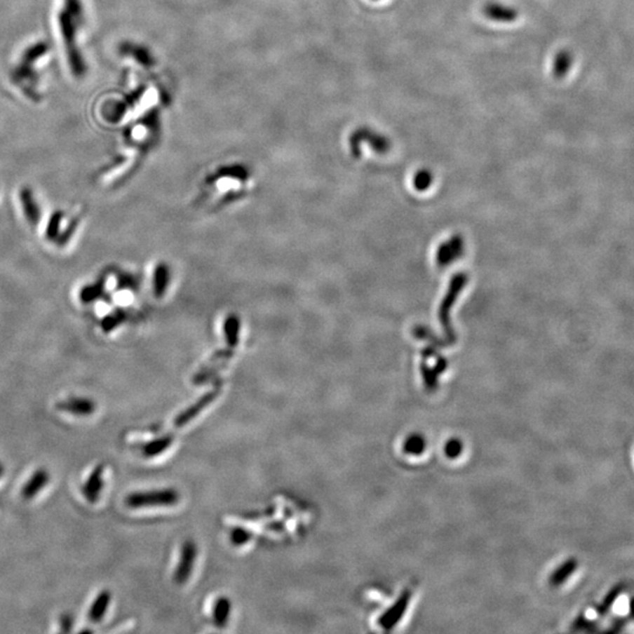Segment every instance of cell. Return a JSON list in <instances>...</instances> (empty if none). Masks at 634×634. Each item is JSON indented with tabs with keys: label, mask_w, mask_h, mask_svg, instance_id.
I'll return each instance as SVG.
<instances>
[{
	"label": "cell",
	"mask_w": 634,
	"mask_h": 634,
	"mask_svg": "<svg viewBox=\"0 0 634 634\" xmlns=\"http://www.w3.org/2000/svg\"><path fill=\"white\" fill-rule=\"evenodd\" d=\"M58 31L65 50L66 62L73 76L83 78L87 73L86 60L79 47V34L85 25V10L81 0H62L58 12Z\"/></svg>",
	"instance_id": "cell-1"
},
{
	"label": "cell",
	"mask_w": 634,
	"mask_h": 634,
	"mask_svg": "<svg viewBox=\"0 0 634 634\" xmlns=\"http://www.w3.org/2000/svg\"><path fill=\"white\" fill-rule=\"evenodd\" d=\"M48 52L50 46L46 41L39 40L33 43L22 50L18 64L12 71V81L15 83V86L18 87L29 100L36 102L41 97L39 93V74L36 71V66L48 55Z\"/></svg>",
	"instance_id": "cell-2"
},
{
	"label": "cell",
	"mask_w": 634,
	"mask_h": 634,
	"mask_svg": "<svg viewBox=\"0 0 634 634\" xmlns=\"http://www.w3.org/2000/svg\"><path fill=\"white\" fill-rule=\"evenodd\" d=\"M180 501V494L174 489L135 492L126 498L127 508H156V506H173Z\"/></svg>",
	"instance_id": "cell-3"
},
{
	"label": "cell",
	"mask_w": 634,
	"mask_h": 634,
	"mask_svg": "<svg viewBox=\"0 0 634 634\" xmlns=\"http://www.w3.org/2000/svg\"><path fill=\"white\" fill-rule=\"evenodd\" d=\"M369 144L377 153H386L391 148L389 137L369 127L357 128L350 137V146L355 156H360L362 144Z\"/></svg>",
	"instance_id": "cell-4"
},
{
	"label": "cell",
	"mask_w": 634,
	"mask_h": 634,
	"mask_svg": "<svg viewBox=\"0 0 634 634\" xmlns=\"http://www.w3.org/2000/svg\"><path fill=\"white\" fill-rule=\"evenodd\" d=\"M196 558V545L194 541H184L181 548L180 562L177 564L174 572V581L177 585H182L189 579Z\"/></svg>",
	"instance_id": "cell-5"
},
{
	"label": "cell",
	"mask_w": 634,
	"mask_h": 634,
	"mask_svg": "<svg viewBox=\"0 0 634 634\" xmlns=\"http://www.w3.org/2000/svg\"><path fill=\"white\" fill-rule=\"evenodd\" d=\"M484 15L494 22L510 24L518 19V11L510 5L501 4L498 1H490L483 8Z\"/></svg>",
	"instance_id": "cell-6"
},
{
	"label": "cell",
	"mask_w": 634,
	"mask_h": 634,
	"mask_svg": "<svg viewBox=\"0 0 634 634\" xmlns=\"http://www.w3.org/2000/svg\"><path fill=\"white\" fill-rule=\"evenodd\" d=\"M219 393H220L219 389H215L203 395L198 402H195L193 405L182 411L180 414H177L175 421H174V426H177V428H182L188 423H191L205 407H208L209 404L217 398Z\"/></svg>",
	"instance_id": "cell-7"
},
{
	"label": "cell",
	"mask_w": 634,
	"mask_h": 634,
	"mask_svg": "<svg viewBox=\"0 0 634 634\" xmlns=\"http://www.w3.org/2000/svg\"><path fill=\"white\" fill-rule=\"evenodd\" d=\"M104 465L99 464L97 468H93V471L90 472L88 480L83 484V497L86 498L87 501H90V504L97 503V499L100 497L101 491L104 489Z\"/></svg>",
	"instance_id": "cell-8"
},
{
	"label": "cell",
	"mask_w": 634,
	"mask_h": 634,
	"mask_svg": "<svg viewBox=\"0 0 634 634\" xmlns=\"http://www.w3.org/2000/svg\"><path fill=\"white\" fill-rule=\"evenodd\" d=\"M95 403L90 398L83 397H71L69 400H62L57 404V409L62 412H69L76 416H90L95 411Z\"/></svg>",
	"instance_id": "cell-9"
},
{
	"label": "cell",
	"mask_w": 634,
	"mask_h": 634,
	"mask_svg": "<svg viewBox=\"0 0 634 634\" xmlns=\"http://www.w3.org/2000/svg\"><path fill=\"white\" fill-rule=\"evenodd\" d=\"M119 52L121 55L133 58L137 64H140L144 67H151L155 64L154 57L151 52L139 43L123 41L120 43Z\"/></svg>",
	"instance_id": "cell-10"
},
{
	"label": "cell",
	"mask_w": 634,
	"mask_h": 634,
	"mask_svg": "<svg viewBox=\"0 0 634 634\" xmlns=\"http://www.w3.org/2000/svg\"><path fill=\"white\" fill-rule=\"evenodd\" d=\"M20 201H22V210H24V215H25L27 222L31 226L39 224L40 219H41V210H40L39 205L36 203L31 188H22L20 191Z\"/></svg>",
	"instance_id": "cell-11"
},
{
	"label": "cell",
	"mask_w": 634,
	"mask_h": 634,
	"mask_svg": "<svg viewBox=\"0 0 634 634\" xmlns=\"http://www.w3.org/2000/svg\"><path fill=\"white\" fill-rule=\"evenodd\" d=\"M48 482H50V473L43 468L36 470L22 487V497L25 498L26 501L32 499L39 494L40 491L43 490V487H46Z\"/></svg>",
	"instance_id": "cell-12"
},
{
	"label": "cell",
	"mask_w": 634,
	"mask_h": 634,
	"mask_svg": "<svg viewBox=\"0 0 634 634\" xmlns=\"http://www.w3.org/2000/svg\"><path fill=\"white\" fill-rule=\"evenodd\" d=\"M409 599H410V593H409V592H404L403 595H400V599L397 600L396 605H393L391 609H388V611L383 614L382 618L379 619L381 626L384 627V628L393 627V623H396L397 621L400 619V616H402L404 611L407 609Z\"/></svg>",
	"instance_id": "cell-13"
},
{
	"label": "cell",
	"mask_w": 634,
	"mask_h": 634,
	"mask_svg": "<svg viewBox=\"0 0 634 634\" xmlns=\"http://www.w3.org/2000/svg\"><path fill=\"white\" fill-rule=\"evenodd\" d=\"M111 599H112V595L107 590L101 591L97 595V598L90 606V612H88V618L92 623H100L101 620L104 619V614L109 609Z\"/></svg>",
	"instance_id": "cell-14"
},
{
	"label": "cell",
	"mask_w": 634,
	"mask_h": 634,
	"mask_svg": "<svg viewBox=\"0 0 634 634\" xmlns=\"http://www.w3.org/2000/svg\"><path fill=\"white\" fill-rule=\"evenodd\" d=\"M231 602L227 597H220L214 604L213 621L215 626L224 628L227 626L231 616Z\"/></svg>",
	"instance_id": "cell-15"
},
{
	"label": "cell",
	"mask_w": 634,
	"mask_h": 634,
	"mask_svg": "<svg viewBox=\"0 0 634 634\" xmlns=\"http://www.w3.org/2000/svg\"><path fill=\"white\" fill-rule=\"evenodd\" d=\"M173 436L172 435H166V436L160 437L156 440H151L142 445V454L144 457L151 458L156 457L158 454H161L168 449L173 443Z\"/></svg>",
	"instance_id": "cell-16"
},
{
	"label": "cell",
	"mask_w": 634,
	"mask_h": 634,
	"mask_svg": "<svg viewBox=\"0 0 634 634\" xmlns=\"http://www.w3.org/2000/svg\"><path fill=\"white\" fill-rule=\"evenodd\" d=\"M571 65H572V55L569 53V50H560L553 59L552 74L557 79H562L569 72Z\"/></svg>",
	"instance_id": "cell-17"
},
{
	"label": "cell",
	"mask_w": 634,
	"mask_h": 634,
	"mask_svg": "<svg viewBox=\"0 0 634 634\" xmlns=\"http://www.w3.org/2000/svg\"><path fill=\"white\" fill-rule=\"evenodd\" d=\"M64 213L62 210H57L52 214L46 227V238L50 241H55L60 234V226H62Z\"/></svg>",
	"instance_id": "cell-18"
},
{
	"label": "cell",
	"mask_w": 634,
	"mask_h": 634,
	"mask_svg": "<svg viewBox=\"0 0 634 634\" xmlns=\"http://www.w3.org/2000/svg\"><path fill=\"white\" fill-rule=\"evenodd\" d=\"M104 285L101 282H97L95 285H86L81 289L80 292V301L83 303H90L99 299L102 292Z\"/></svg>",
	"instance_id": "cell-19"
},
{
	"label": "cell",
	"mask_w": 634,
	"mask_h": 634,
	"mask_svg": "<svg viewBox=\"0 0 634 634\" xmlns=\"http://www.w3.org/2000/svg\"><path fill=\"white\" fill-rule=\"evenodd\" d=\"M576 567V562L574 560H569V562H565L564 565L560 566L558 569H557V572L553 573L552 574V583L555 585L562 584L564 580L567 579V576L569 574H572L574 572V569Z\"/></svg>",
	"instance_id": "cell-20"
},
{
	"label": "cell",
	"mask_w": 634,
	"mask_h": 634,
	"mask_svg": "<svg viewBox=\"0 0 634 634\" xmlns=\"http://www.w3.org/2000/svg\"><path fill=\"white\" fill-rule=\"evenodd\" d=\"M250 538H252V534L249 531L242 529V527H234L231 531V544L235 545V546H241V545L247 544L250 541Z\"/></svg>",
	"instance_id": "cell-21"
},
{
	"label": "cell",
	"mask_w": 634,
	"mask_h": 634,
	"mask_svg": "<svg viewBox=\"0 0 634 634\" xmlns=\"http://www.w3.org/2000/svg\"><path fill=\"white\" fill-rule=\"evenodd\" d=\"M79 217L73 219V220L69 222V226H67L65 231H62V234H59L58 238L55 240V242L58 243V245L62 247V245H65L66 243L72 238L73 235L76 233V228L79 226Z\"/></svg>",
	"instance_id": "cell-22"
},
{
	"label": "cell",
	"mask_w": 634,
	"mask_h": 634,
	"mask_svg": "<svg viewBox=\"0 0 634 634\" xmlns=\"http://www.w3.org/2000/svg\"><path fill=\"white\" fill-rule=\"evenodd\" d=\"M430 181H431V174L429 172H426V170H421L419 173L416 175V179H414V182L417 184L418 187L426 188L429 186Z\"/></svg>",
	"instance_id": "cell-23"
},
{
	"label": "cell",
	"mask_w": 634,
	"mask_h": 634,
	"mask_svg": "<svg viewBox=\"0 0 634 634\" xmlns=\"http://www.w3.org/2000/svg\"><path fill=\"white\" fill-rule=\"evenodd\" d=\"M423 449H424V443L421 442V438L414 437V438H411V440H407V451H409V452L418 454V452H421Z\"/></svg>",
	"instance_id": "cell-24"
},
{
	"label": "cell",
	"mask_w": 634,
	"mask_h": 634,
	"mask_svg": "<svg viewBox=\"0 0 634 634\" xmlns=\"http://www.w3.org/2000/svg\"><path fill=\"white\" fill-rule=\"evenodd\" d=\"M73 618L71 614H64L62 618V632H69L72 628Z\"/></svg>",
	"instance_id": "cell-25"
},
{
	"label": "cell",
	"mask_w": 634,
	"mask_h": 634,
	"mask_svg": "<svg viewBox=\"0 0 634 634\" xmlns=\"http://www.w3.org/2000/svg\"><path fill=\"white\" fill-rule=\"evenodd\" d=\"M4 471H5L4 465H3V464H1V463H0V478H1V477H3V475H4Z\"/></svg>",
	"instance_id": "cell-26"
}]
</instances>
